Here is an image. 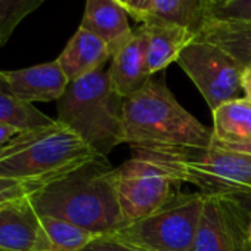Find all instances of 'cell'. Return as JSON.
Here are the masks:
<instances>
[{
    "mask_svg": "<svg viewBox=\"0 0 251 251\" xmlns=\"http://www.w3.org/2000/svg\"><path fill=\"white\" fill-rule=\"evenodd\" d=\"M217 2H222V0H214V3H217Z\"/></svg>",
    "mask_w": 251,
    "mask_h": 251,
    "instance_id": "d6a6232c",
    "label": "cell"
},
{
    "mask_svg": "<svg viewBox=\"0 0 251 251\" xmlns=\"http://www.w3.org/2000/svg\"><path fill=\"white\" fill-rule=\"evenodd\" d=\"M250 216L236 197H207L192 251H251Z\"/></svg>",
    "mask_w": 251,
    "mask_h": 251,
    "instance_id": "9c48e42d",
    "label": "cell"
},
{
    "mask_svg": "<svg viewBox=\"0 0 251 251\" xmlns=\"http://www.w3.org/2000/svg\"><path fill=\"white\" fill-rule=\"evenodd\" d=\"M177 64L194 81L211 111L241 98L244 68L220 48L195 39L183 49Z\"/></svg>",
    "mask_w": 251,
    "mask_h": 251,
    "instance_id": "52a82bcc",
    "label": "cell"
},
{
    "mask_svg": "<svg viewBox=\"0 0 251 251\" xmlns=\"http://www.w3.org/2000/svg\"><path fill=\"white\" fill-rule=\"evenodd\" d=\"M80 27L103 40L111 58L135 33L129 24V14L115 0H86Z\"/></svg>",
    "mask_w": 251,
    "mask_h": 251,
    "instance_id": "4fadbf2b",
    "label": "cell"
},
{
    "mask_svg": "<svg viewBox=\"0 0 251 251\" xmlns=\"http://www.w3.org/2000/svg\"><path fill=\"white\" fill-rule=\"evenodd\" d=\"M136 157L158 167L175 185L188 183L205 197H251V154L214 142L201 150H135Z\"/></svg>",
    "mask_w": 251,
    "mask_h": 251,
    "instance_id": "277c9868",
    "label": "cell"
},
{
    "mask_svg": "<svg viewBox=\"0 0 251 251\" xmlns=\"http://www.w3.org/2000/svg\"><path fill=\"white\" fill-rule=\"evenodd\" d=\"M109 58L111 52L105 42L93 33L78 27L56 61L67 78L74 81L100 70Z\"/></svg>",
    "mask_w": 251,
    "mask_h": 251,
    "instance_id": "9a60e30c",
    "label": "cell"
},
{
    "mask_svg": "<svg viewBox=\"0 0 251 251\" xmlns=\"http://www.w3.org/2000/svg\"><path fill=\"white\" fill-rule=\"evenodd\" d=\"M213 112V142L223 148L251 142V102L245 98L229 100Z\"/></svg>",
    "mask_w": 251,
    "mask_h": 251,
    "instance_id": "e0dca14e",
    "label": "cell"
},
{
    "mask_svg": "<svg viewBox=\"0 0 251 251\" xmlns=\"http://www.w3.org/2000/svg\"><path fill=\"white\" fill-rule=\"evenodd\" d=\"M115 2L129 14V17H130V11H132V8H130V0H115Z\"/></svg>",
    "mask_w": 251,
    "mask_h": 251,
    "instance_id": "f546056e",
    "label": "cell"
},
{
    "mask_svg": "<svg viewBox=\"0 0 251 251\" xmlns=\"http://www.w3.org/2000/svg\"><path fill=\"white\" fill-rule=\"evenodd\" d=\"M114 186L126 226L161 208L176 185L158 167L133 155L114 169Z\"/></svg>",
    "mask_w": 251,
    "mask_h": 251,
    "instance_id": "ba28073f",
    "label": "cell"
},
{
    "mask_svg": "<svg viewBox=\"0 0 251 251\" xmlns=\"http://www.w3.org/2000/svg\"><path fill=\"white\" fill-rule=\"evenodd\" d=\"M40 223L52 251H80L95 238L100 236L67 220L50 216H40Z\"/></svg>",
    "mask_w": 251,
    "mask_h": 251,
    "instance_id": "ffe728a7",
    "label": "cell"
},
{
    "mask_svg": "<svg viewBox=\"0 0 251 251\" xmlns=\"http://www.w3.org/2000/svg\"><path fill=\"white\" fill-rule=\"evenodd\" d=\"M80 251H136V250L121 244L120 241L114 239L109 235H100Z\"/></svg>",
    "mask_w": 251,
    "mask_h": 251,
    "instance_id": "cb8c5ba5",
    "label": "cell"
},
{
    "mask_svg": "<svg viewBox=\"0 0 251 251\" xmlns=\"http://www.w3.org/2000/svg\"><path fill=\"white\" fill-rule=\"evenodd\" d=\"M114 169L106 157L64 175L36 192L30 201L39 216L67 220L96 235L124 226L114 186Z\"/></svg>",
    "mask_w": 251,
    "mask_h": 251,
    "instance_id": "6da1fadb",
    "label": "cell"
},
{
    "mask_svg": "<svg viewBox=\"0 0 251 251\" xmlns=\"http://www.w3.org/2000/svg\"><path fill=\"white\" fill-rule=\"evenodd\" d=\"M248 210H250V213H251V201H248V200H245V198H242V197H236ZM248 233H250V241H251V216H250V225H248Z\"/></svg>",
    "mask_w": 251,
    "mask_h": 251,
    "instance_id": "f1b7e54d",
    "label": "cell"
},
{
    "mask_svg": "<svg viewBox=\"0 0 251 251\" xmlns=\"http://www.w3.org/2000/svg\"><path fill=\"white\" fill-rule=\"evenodd\" d=\"M147 52L148 36L141 25L132 39L112 55L108 77L112 90L123 99L138 92L151 78L147 70Z\"/></svg>",
    "mask_w": 251,
    "mask_h": 251,
    "instance_id": "7c38bea8",
    "label": "cell"
},
{
    "mask_svg": "<svg viewBox=\"0 0 251 251\" xmlns=\"http://www.w3.org/2000/svg\"><path fill=\"white\" fill-rule=\"evenodd\" d=\"M214 0H148L144 9V23L150 20L177 24L197 36L211 15Z\"/></svg>",
    "mask_w": 251,
    "mask_h": 251,
    "instance_id": "ac0fdd59",
    "label": "cell"
},
{
    "mask_svg": "<svg viewBox=\"0 0 251 251\" xmlns=\"http://www.w3.org/2000/svg\"><path fill=\"white\" fill-rule=\"evenodd\" d=\"M3 45H5V43H3V40H2V39H0V46H3Z\"/></svg>",
    "mask_w": 251,
    "mask_h": 251,
    "instance_id": "1f68e13d",
    "label": "cell"
},
{
    "mask_svg": "<svg viewBox=\"0 0 251 251\" xmlns=\"http://www.w3.org/2000/svg\"><path fill=\"white\" fill-rule=\"evenodd\" d=\"M123 100L112 90L108 71L100 68L70 81L58 100L56 120L75 132L99 155L108 157L123 144Z\"/></svg>",
    "mask_w": 251,
    "mask_h": 251,
    "instance_id": "5b68a950",
    "label": "cell"
},
{
    "mask_svg": "<svg viewBox=\"0 0 251 251\" xmlns=\"http://www.w3.org/2000/svg\"><path fill=\"white\" fill-rule=\"evenodd\" d=\"M48 183L49 182L45 180H17L0 177V205L31 198Z\"/></svg>",
    "mask_w": 251,
    "mask_h": 251,
    "instance_id": "7402d4cb",
    "label": "cell"
},
{
    "mask_svg": "<svg viewBox=\"0 0 251 251\" xmlns=\"http://www.w3.org/2000/svg\"><path fill=\"white\" fill-rule=\"evenodd\" d=\"M98 157L102 155L55 120L48 126L21 130L0 148V177L50 183Z\"/></svg>",
    "mask_w": 251,
    "mask_h": 251,
    "instance_id": "3957f363",
    "label": "cell"
},
{
    "mask_svg": "<svg viewBox=\"0 0 251 251\" xmlns=\"http://www.w3.org/2000/svg\"><path fill=\"white\" fill-rule=\"evenodd\" d=\"M223 148V147H222ZM226 150H232V151H238V152H244V154H251V142L247 145H241V147H232V148H226Z\"/></svg>",
    "mask_w": 251,
    "mask_h": 251,
    "instance_id": "83f0119b",
    "label": "cell"
},
{
    "mask_svg": "<svg viewBox=\"0 0 251 251\" xmlns=\"http://www.w3.org/2000/svg\"><path fill=\"white\" fill-rule=\"evenodd\" d=\"M0 121L11 124L18 130L48 126L55 120L43 114L33 103L23 102L9 89L0 70Z\"/></svg>",
    "mask_w": 251,
    "mask_h": 251,
    "instance_id": "d6986e66",
    "label": "cell"
},
{
    "mask_svg": "<svg viewBox=\"0 0 251 251\" xmlns=\"http://www.w3.org/2000/svg\"><path fill=\"white\" fill-rule=\"evenodd\" d=\"M210 18L251 23V0H222L213 5Z\"/></svg>",
    "mask_w": 251,
    "mask_h": 251,
    "instance_id": "603a6c76",
    "label": "cell"
},
{
    "mask_svg": "<svg viewBox=\"0 0 251 251\" xmlns=\"http://www.w3.org/2000/svg\"><path fill=\"white\" fill-rule=\"evenodd\" d=\"M241 87H242V93L244 98L248 99L251 102V67H247L242 70V75H241Z\"/></svg>",
    "mask_w": 251,
    "mask_h": 251,
    "instance_id": "4316f807",
    "label": "cell"
},
{
    "mask_svg": "<svg viewBox=\"0 0 251 251\" xmlns=\"http://www.w3.org/2000/svg\"><path fill=\"white\" fill-rule=\"evenodd\" d=\"M148 36L147 70L150 77L177 62L183 49L197 39V34L186 27L150 20L141 24Z\"/></svg>",
    "mask_w": 251,
    "mask_h": 251,
    "instance_id": "5bb4252c",
    "label": "cell"
},
{
    "mask_svg": "<svg viewBox=\"0 0 251 251\" xmlns=\"http://www.w3.org/2000/svg\"><path fill=\"white\" fill-rule=\"evenodd\" d=\"M2 74L11 92L27 103L58 102L70 84L56 59L23 70L2 71Z\"/></svg>",
    "mask_w": 251,
    "mask_h": 251,
    "instance_id": "8fae6325",
    "label": "cell"
},
{
    "mask_svg": "<svg viewBox=\"0 0 251 251\" xmlns=\"http://www.w3.org/2000/svg\"><path fill=\"white\" fill-rule=\"evenodd\" d=\"M123 144L135 150H201L213 132L189 114L169 87L150 78L123 100Z\"/></svg>",
    "mask_w": 251,
    "mask_h": 251,
    "instance_id": "7a4b0ae2",
    "label": "cell"
},
{
    "mask_svg": "<svg viewBox=\"0 0 251 251\" xmlns=\"http://www.w3.org/2000/svg\"><path fill=\"white\" fill-rule=\"evenodd\" d=\"M21 130H18L17 127L11 124H6V123H2L0 121V148L5 147L15 135H18Z\"/></svg>",
    "mask_w": 251,
    "mask_h": 251,
    "instance_id": "d4e9b609",
    "label": "cell"
},
{
    "mask_svg": "<svg viewBox=\"0 0 251 251\" xmlns=\"http://www.w3.org/2000/svg\"><path fill=\"white\" fill-rule=\"evenodd\" d=\"M46 0H0V39L6 43L25 17Z\"/></svg>",
    "mask_w": 251,
    "mask_h": 251,
    "instance_id": "44dd1931",
    "label": "cell"
},
{
    "mask_svg": "<svg viewBox=\"0 0 251 251\" xmlns=\"http://www.w3.org/2000/svg\"><path fill=\"white\" fill-rule=\"evenodd\" d=\"M147 3H148V0H130V8H132L130 17L139 24L144 23V9Z\"/></svg>",
    "mask_w": 251,
    "mask_h": 251,
    "instance_id": "484cf974",
    "label": "cell"
},
{
    "mask_svg": "<svg viewBox=\"0 0 251 251\" xmlns=\"http://www.w3.org/2000/svg\"><path fill=\"white\" fill-rule=\"evenodd\" d=\"M0 251H52L30 198L0 205Z\"/></svg>",
    "mask_w": 251,
    "mask_h": 251,
    "instance_id": "30bf717a",
    "label": "cell"
},
{
    "mask_svg": "<svg viewBox=\"0 0 251 251\" xmlns=\"http://www.w3.org/2000/svg\"><path fill=\"white\" fill-rule=\"evenodd\" d=\"M205 200L198 191H175L155 213L108 235L136 251H192Z\"/></svg>",
    "mask_w": 251,
    "mask_h": 251,
    "instance_id": "8992f818",
    "label": "cell"
},
{
    "mask_svg": "<svg viewBox=\"0 0 251 251\" xmlns=\"http://www.w3.org/2000/svg\"><path fill=\"white\" fill-rule=\"evenodd\" d=\"M197 39L220 48L242 68L251 67V23L208 18Z\"/></svg>",
    "mask_w": 251,
    "mask_h": 251,
    "instance_id": "2e32d148",
    "label": "cell"
},
{
    "mask_svg": "<svg viewBox=\"0 0 251 251\" xmlns=\"http://www.w3.org/2000/svg\"><path fill=\"white\" fill-rule=\"evenodd\" d=\"M242 198H245V200H248V201H251V197H242Z\"/></svg>",
    "mask_w": 251,
    "mask_h": 251,
    "instance_id": "4dcf8cb0",
    "label": "cell"
}]
</instances>
